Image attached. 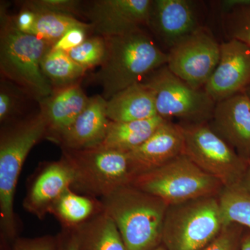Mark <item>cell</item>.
<instances>
[{
  "label": "cell",
  "instance_id": "5",
  "mask_svg": "<svg viewBox=\"0 0 250 250\" xmlns=\"http://www.w3.org/2000/svg\"><path fill=\"white\" fill-rule=\"evenodd\" d=\"M225 225L218 196L170 205L164 219L162 245L167 250H205Z\"/></svg>",
  "mask_w": 250,
  "mask_h": 250
},
{
  "label": "cell",
  "instance_id": "33",
  "mask_svg": "<svg viewBox=\"0 0 250 250\" xmlns=\"http://www.w3.org/2000/svg\"><path fill=\"white\" fill-rule=\"evenodd\" d=\"M12 18L18 30L24 34H31L36 22V15L34 11L25 7L18 16Z\"/></svg>",
  "mask_w": 250,
  "mask_h": 250
},
{
  "label": "cell",
  "instance_id": "27",
  "mask_svg": "<svg viewBox=\"0 0 250 250\" xmlns=\"http://www.w3.org/2000/svg\"><path fill=\"white\" fill-rule=\"evenodd\" d=\"M106 48L104 38L98 36L86 39L83 43L67 53L79 65L87 70L101 65L106 54Z\"/></svg>",
  "mask_w": 250,
  "mask_h": 250
},
{
  "label": "cell",
  "instance_id": "30",
  "mask_svg": "<svg viewBox=\"0 0 250 250\" xmlns=\"http://www.w3.org/2000/svg\"><path fill=\"white\" fill-rule=\"evenodd\" d=\"M57 236L34 237V238H18L13 243V250H56Z\"/></svg>",
  "mask_w": 250,
  "mask_h": 250
},
{
  "label": "cell",
  "instance_id": "1",
  "mask_svg": "<svg viewBox=\"0 0 250 250\" xmlns=\"http://www.w3.org/2000/svg\"><path fill=\"white\" fill-rule=\"evenodd\" d=\"M104 39L106 54L95 78L106 100L167 64V53L142 29Z\"/></svg>",
  "mask_w": 250,
  "mask_h": 250
},
{
  "label": "cell",
  "instance_id": "10",
  "mask_svg": "<svg viewBox=\"0 0 250 250\" xmlns=\"http://www.w3.org/2000/svg\"><path fill=\"white\" fill-rule=\"evenodd\" d=\"M220 54V44L202 26L170 49L166 65L192 88L202 89L216 68Z\"/></svg>",
  "mask_w": 250,
  "mask_h": 250
},
{
  "label": "cell",
  "instance_id": "35",
  "mask_svg": "<svg viewBox=\"0 0 250 250\" xmlns=\"http://www.w3.org/2000/svg\"><path fill=\"white\" fill-rule=\"evenodd\" d=\"M250 0H223L216 1L220 14H227L236 8L248 4Z\"/></svg>",
  "mask_w": 250,
  "mask_h": 250
},
{
  "label": "cell",
  "instance_id": "18",
  "mask_svg": "<svg viewBox=\"0 0 250 250\" xmlns=\"http://www.w3.org/2000/svg\"><path fill=\"white\" fill-rule=\"evenodd\" d=\"M90 98L77 83L59 88L42 100L41 113L47 123V135L56 142L84 111Z\"/></svg>",
  "mask_w": 250,
  "mask_h": 250
},
{
  "label": "cell",
  "instance_id": "39",
  "mask_svg": "<svg viewBox=\"0 0 250 250\" xmlns=\"http://www.w3.org/2000/svg\"><path fill=\"white\" fill-rule=\"evenodd\" d=\"M153 250H166V248H165V247L163 246V245H161L160 246L158 247V248H156V249H154Z\"/></svg>",
  "mask_w": 250,
  "mask_h": 250
},
{
  "label": "cell",
  "instance_id": "8",
  "mask_svg": "<svg viewBox=\"0 0 250 250\" xmlns=\"http://www.w3.org/2000/svg\"><path fill=\"white\" fill-rule=\"evenodd\" d=\"M184 155L224 187L241 185L250 161L241 157L210 127L208 123H181Z\"/></svg>",
  "mask_w": 250,
  "mask_h": 250
},
{
  "label": "cell",
  "instance_id": "4",
  "mask_svg": "<svg viewBox=\"0 0 250 250\" xmlns=\"http://www.w3.org/2000/svg\"><path fill=\"white\" fill-rule=\"evenodd\" d=\"M1 13L0 70L2 75L38 99L52 95V85L42 73L41 62L53 45L15 26L12 18Z\"/></svg>",
  "mask_w": 250,
  "mask_h": 250
},
{
  "label": "cell",
  "instance_id": "21",
  "mask_svg": "<svg viewBox=\"0 0 250 250\" xmlns=\"http://www.w3.org/2000/svg\"><path fill=\"white\" fill-rule=\"evenodd\" d=\"M74 230L78 250H126L118 228L104 211Z\"/></svg>",
  "mask_w": 250,
  "mask_h": 250
},
{
  "label": "cell",
  "instance_id": "28",
  "mask_svg": "<svg viewBox=\"0 0 250 250\" xmlns=\"http://www.w3.org/2000/svg\"><path fill=\"white\" fill-rule=\"evenodd\" d=\"M246 228L236 223L226 225L221 233L205 250H239Z\"/></svg>",
  "mask_w": 250,
  "mask_h": 250
},
{
  "label": "cell",
  "instance_id": "16",
  "mask_svg": "<svg viewBox=\"0 0 250 250\" xmlns=\"http://www.w3.org/2000/svg\"><path fill=\"white\" fill-rule=\"evenodd\" d=\"M208 124L241 157L250 161V100L244 92L217 103Z\"/></svg>",
  "mask_w": 250,
  "mask_h": 250
},
{
  "label": "cell",
  "instance_id": "20",
  "mask_svg": "<svg viewBox=\"0 0 250 250\" xmlns=\"http://www.w3.org/2000/svg\"><path fill=\"white\" fill-rule=\"evenodd\" d=\"M104 211L100 199L81 195L67 188L56 200L49 210L62 229H75Z\"/></svg>",
  "mask_w": 250,
  "mask_h": 250
},
{
  "label": "cell",
  "instance_id": "23",
  "mask_svg": "<svg viewBox=\"0 0 250 250\" xmlns=\"http://www.w3.org/2000/svg\"><path fill=\"white\" fill-rule=\"evenodd\" d=\"M41 66L49 83L59 88L77 83L86 71L67 52L52 49L42 59Z\"/></svg>",
  "mask_w": 250,
  "mask_h": 250
},
{
  "label": "cell",
  "instance_id": "2",
  "mask_svg": "<svg viewBox=\"0 0 250 250\" xmlns=\"http://www.w3.org/2000/svg\"><path fill=\"white\" fill-rule=\"evenodd\" d=\"M47 135L45 117L39 114L4 126L0 135V235L13 243L18 238L20 223L14 200L18 179L28 154Z\"/></svg>",
  "mask_w": 250,
  "mask_h": 250
},
{
  "label": "cell",
  "instance_id": "34",
  "mask_svg": "<svg viewBox=\"0 0 250 250\" xmlns=\"http://www.w3.org/2000/svg\"><path fill=\"white\" fill-rule=\"evenodd\" d=\"M56 250H78L76 233L74 229H62L57 235Z\"/></svg>",
  "mask_w": 250,
  "mask_h": 250
},
{
  "label": "cell",
  "instance_id": "26",
  "mask_svg": "<svg viewBox=\"0 0 250 250\" xmlns=\"http://www.w3.org/2000/svg\"><path fill=\"white\" fill-rule=\"evenodd\" d=\"M221 16L223 31L228 40L241 41L250 47V1Z\"/></svg>",
  "mask_w": 250,
  "mask_h": 250
},
{
  "label": "cell",
  "instance_id": "36",
  "mask_svg": "<svg viewBox=\"0 0 250 250\" xmlns=\"http://www.w3.org/2000/svg\"><path fill=\"white\" fill-rule=\"evenodd\" d=\"M239 250H250V229L246 228Z\"/></svg>",
  "mask_w": 250,
  "mask_h": 250
},
{
  "label": "cell",
  "instance_id": "31",
  "mask_svg": "<svg viewBox=\"0 0 250 250\" xmlns=\"http://www.w3.org/2000/svg\"><path fill=\"white\" fill-rule=\"evenodd\" d=\"M85 28L77 27L70 29L52 47V49L68 52L78 47L86 40V31Z\"/></svg>",
  "mask_w": 250,
  "mask_h": 250
},
{
  "label": "cell",
  "instance_id": "29",
  "mask_svg": "<svg viewBox=\"0 0 250 250\" xmlns=\"http://www.w3.org/2000/svg\"><path fill=\"white\" fill-rule=\"evenodd\" d=\"M80 1L76 0H34L27 1L26 7L74 16L80 9Z\"/></svg>",
  "mask_w": 250,
  "mask_h": 250
},
{
  "label": "cell",
  "instance_id": "3",
  "mask_svg": "<svg viewBox=\"0 0 250 250\" xmlns=\"http://www.w3.org/2000/svg\"><path fill=\"white\" fill-rule=\"evenodd\" d=\"M100 200L126 250H153L162 245L168 207L164 200L131 185L123 186Z\"/></svg>",
  "mask_w": 250,
  "mask_h": 250
},
{
  "label": "cell",
  "instance_id": "25",
  "mask_svg": "<svg viewBox=\"0 0 250 250\" xmlns=\"http://www.w3.org/2000/svg\"><path fill=\"white\" fill-rule=\"evenodd\" d=\"M226 225L236 223L250 229V192L242 185L224 187L218 196Z\"/></svg>",
  "mask_w": 250,
  "mask_h": 250
},
{
  "label": "cell",
  "instance_id": "15",
  "mask_svg": "<svg viewBox=\"0 0 250 250\" xmlns=\"http://www.w3.org/2000/svg\"><path fill=\"white\" fill-rule=\"evenodd\" d=\"M147 26L170 49L202 27L188 0H153Z\"/></svg>",
  "mask_w": 250,
  "mask_h": 250
},
{
  "label": "cell",
  "instance_id": "19",
  "mask_svg": "<svg viewBox=\"0 0 250 250\" xmlns=\"http://www.w3.org/2000/svg\"><path fill=\"white\" fill-rule=\"evenodd\" d=\"M106 115L111 122L126 123L157 116L155 98L144 82L130 85L106 102Z\"/></svg>",
  "mask_w": 250,
  "mask_h": 250
},
{
  "label": "cell",
  "instance_id": "6",
  "mask_svg": "<svg viewBox=\"0 0 250 250\" xmlns=\"http://www.w3.org/2000/svg\"><path fill=\"white\" fill-rule=\"evenodd\" d=\"M62 158L73 172L70 188L85 196L101 199L133 179L127 154L99 146L83 150L62 149Z\"/></svg>",
  "mask_w": 250,
  "mask_h": 250
},
{
  "label": "cell",
  "instance_id": "9",
  "mask_svg": "<svg viewBox=\"0 0 250 250\" xmlns=\"http://www.w3.org/2000/svg\"><path fill=\"white\" fill-rule=\"evenodd\" d=\"M152 90L158 116L184 123H208L215 104L204 88L195 89L164 65L143 81Z\"/></svg>",
  "mask_w": 250,
  "mask_h": 250
},
{
  "label": "cell",
  "instance_id": "12",
  "mask_svg": "<svg viewBox=\"0 0 250 250\" xmlns=\"http://www.w3.org/2000/svg\"><path fill=\"white\" fill-rule=\"evenodd\" d=\"M73 181L71 167L63 158L41 163L27 179L23 208L39 220H43L56 200L71 188Z\"/></svg>",
  "mask_w": 250,
  "mask_h": 250
},
{
  "label": "cell",
  "instance_id": "37",
  "mask_svg": "<svg viewBox=\"0 0 250 250\" xmlns=\"http://www.w3.org/2000/svg\"><path fill=\"white\" fill-rule=\"evenodd\" d=\"M241 185L250 192V162L249 167H248V170H247L246 177H245L244 180H243Z\"/></svg>",
  "mask_w": 250,
  "mask_h": 250
},
{
  "label": "cell",
  "instance_id": "17",
  "mask_svg": "<svg viewBox=\"0 0 250 250\" xmlns=\"http://www.w3.org/2000/svg\"><path fill=\"white\" fill-rule=\"evenodd\" d=\"M106 102L102 95L90 98L89 103L76 121L55 143L62 149L83 150L101 146L111 121L106 115Z\"/></svg>",
  "mask_w": 250,
  "mask_h": 250
},
{
  "label": "cell",
  "instance_id": "22",
  "mask_svg": "<svg viewBox=\"0 0 250 250\" xmlns=\"http://www.w3.org/2000/svg\"><path fill=\"white\" fill-rule=\"evenodd\" d=\"M166 121L157 116L143 121L111 122L102 147L127 153L142 145Z\"/></svg>",
  "mask_w": 250,
  "mask_h": 250
},
{
  "label": "cell",
  "instance_id": "7",
  "mask_svg": "<svg viewBox=\"0 0 250 250\" xmlns=\"http://www.w3.org/2000/svg\"><path fill=\"white\" fill-rule=\"evenodd\" d=\"M130 185L159 197L168 206L200 197L219 196L224 188L220 181L206 173L185 155L140 174Z\"/></svg>",
  "mask_w": 250,
  "mask_h": 250
},
{
  "label": "cell",
  "instance_id": "24",
  "mask_svg": "<svg viewBox=\"0 0 250 250\" xmlns=\"http://www.w3.org/2000/svg\"><path fill=\"white\" fill-rule=\"evenodd\" d=\"M32 11L36 13V18L30 34L43 39L53 45L70 29L77 27L87 29L92 28L90 23L82 22L75 16L70 15L36 10Z\"/></svg>",
  "mask_w": 250,
  "mask_h": 250
},
{
  "label": "cell",
  "instance_id": "14",
  "mask_svg": "<svg viewBox=\"0 0 250 250\" xmlns=\"http://www.w3.org/2000/svg\"><path fill=\"white\" fill-rule=\"evenodd\" d=\"M126 154L134 179L165 165L184 155L182 126L166 120L146 142Z\"/></svg>",
  "mask_w": 250,
  "mask_h": 250
},
{
  "label": "cell",
  "instance_id": "13",
  "mask_svg": "<svg viewBox=\"0 0 250 250\" xmlns=\"http://www.w3.org/2000/svg\"><path fill=\"white\" fill-rule=\"evenodd\" d=\"M250 82V46L233 39L220 43L218 64L205 91L217 103L244 91Z\"/></svg>",
  "mask_w": 250,
  "mask_h": 250
},
{
  "label": "cell",
  "instance_id": "32",
  "mask_svg": "<svg viewBox=\"0 0 250 250\" xmlns=\"http://www.w3.org/2000/svg\"><path fill=\"white\" fill-rule=\"evenodd\" d=\"M15 100L14 95L9 89L1 85L0 90V122L6 123L9 121L14 111Z\"/></svg>",
  "mask_w": 250,
  "mask_h": 250
},
{
  "label": "cell",
  "instance_id": "38",
  "mask_svg": "<svg viewBox=\"0 0 250 250\" xmlns=\"http://www.w3.org/2000/svg\"><path fill=\"white\" fill-rule=\"evenodd\" d=\"M243 92H244V93L246 94L247 96H248V98L250 100V82Z\"/></svg>",
  "mask_w": 250,
  "mask_h": 250
},
{
  "label": "cell",
  "instance_id": "11",
  "mask_svg": "<svg viewBox=\"0 0 250 250\" xmlns=\"http://www.w3.org/2000/svg\"><path fill=\"white\" fill-rule=\"evenodd\" d=\"M153 0H98L86 12L92 28L104 38L124 35L149 22Z\"/></svg>",
  "mask_w": 250,
  "mask_h": 250
}]
</instances>
